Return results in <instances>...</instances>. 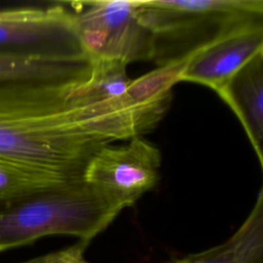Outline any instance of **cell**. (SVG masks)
<instances>
[{
  "mask_svg": "<svg viewBox=\"0 0 263 263\" xmlns=\"http://www.w3.org/2000/svg\"><path fill=\"white\" fill-rule=\"evenodd\" d=\"M76 85L0 84V158L82 178L90 157L109 143L70 125L65 111Z\"/></svg>",
  "mask_w": 263,
  "mask_h": 263,
  "instance_id": "cell-1",
  "label": "cell"
},
{
  "mask_svg": "<svg viewBox=\"0 0 263 263\" xmlns=\"http://www.w3.org/2000/svg\"><path fill=\"white\" fill-rule=\"evenodd\" d=\"M78 180L31 192L0 195V252L55 234L89 243L119 215Z\"/></svg>",
  "mask_w": 263,
  "mask_h": 263,
  "instance_id": "cell-2",
  "label": "cell"
},
{
  "mask_svg": "<svg viewBox=\"0 0 263 263\" xmlns=\"http://www.w3.org/2000/svg\"><path fill=\"white\" fill-rule=\"evenodd\" d=\"M157 66L182 61L240 29L263 24L262 0H136Z\"/></svg>",
  "mask_w": 263,
  "mask_h": 263,
  "instance_id": "cell-3",
  "label": "cell"
},
{
  "mask_svg": "<svg viewBox=\"0 0 263 263\" xmlns=\"http://www.w3.org/2000/svg\"><path fill=\"white\" fill-rule=\"evenodd\" d=\"M71 5L87 58L119 61L126 66L152 60V34L137 14L136 0L84 1Z\"/></svg>",
  "mask_w": 263,
  "mask_h": 263,
  "instance_id": "cell-4",
  "label": "cell"
},
{
  "mask_svg": "<svg viewBox=\"0 0 263 263\" xmlns=\"http://www.w3.org/2000/svg\"><path fill=\"white\" fill-rule=\"evenodd\" d=\"M159 149L142 137L122 146L101 147L88 160L82 181L111 206H132L159 180Z\"/></svg>",
  "mask_w": 263,
  "mask_h": 263,
  "instance_id": "cell-5",
  "label": "cell"
},
{
  "mask_svg": "<svg viewBox=\"0 0 263 263\" xmlns=\"http://www.w3.org/2000/svg\"><path fill=\"white\" fill-rule=\"evenodd\" d=\"M0 55L33 59L86 57L73 11L58 5L0 9Z\"/></svg>",
  "mask_w": 263,
  "mask_h": 263,
  "instance_id": "cell-6",
  "label": "cell"
},
{
  "mask_svg": "<svg viewBox=\"0 0 263 263\" xmlns=\"http://www.w3.org/2000/svg\"><path fill=\"white\" fill-rule=\"evenodd\" d=\"M260 51H263V24L240 29L192 54L181 81L202 84L217 92Z\"/></svg>",
  "mask_w": 263,
  "mask_h": 263,
  "instance_id": "cell-7",
  "label": "cell"
},
{
  "mask_svg": "<svg viewBox=\"0 0 263 263\" xmlns=\"http://www.w3.org/2000/svg\"><path fill=\"white\" fill-rule=\"evenodd\" d=\"M217 93L237 116L263 166V51L249 60Z\"/></svg>",
  "mask_w": 263,
  "mask_h": 263,
  "instance_id": "cell-8",
  "label": "cell"
},
{
  "mask_svg": "<svg viewBox=\"0 0 263 263\" xmlns=\"http://www.w3.org/2000/svg\"><path fill=\"white\" fill-rule=\"evenodd\" d=\"M87 57L74 59H33L0 55V84L11 82L44 83L61 86L84 81L90 71Z\"/></svg>",
  "mask_w": 263,
  "mask_h": 263,
  "instance_id": "cell-9",
  "label": "cell"
},
{
  "mask_svg": "<svg viewBox=\"0 0 263 263\" xmlns=\"http://www.w3.org/2000/svg\"><path fill=\"white\" fill-rule=\"evenodd\" d=\"M167 263H263V191L240 227L226 241Z\"/></svg>",
  "mask_w": 263,
  "mask_h": 263,
  "instance_id": "cell-10",
  "label": "cell"
},
{
  "mask_svg": "<svg viewBox=\"0 0 263 263\" xmlns=\"http://www.w3.org/2000/svg\"><path fill=\"white\" fill-rule=\"evenodd\" d=\"M88 77L70 92L68 110L101 103L121 96L130 79L126 65L114 60L93 59Z\"/></svg>",
  "mask_w": 263,
  "mask_h": 263,
  "instance_id": "cell-11",
  "label": "cell"
},
{
  "mask_svg": "<svg viewBox=\"0 0 263 263\" xmlns=\"http://www.w3.org/2000/svg\"><path fill=\"white\" fill-rule=\"evenodd\" d=\"M81 179L39 171L0 158V195L31 192Z\"/></svg>",
  "mask_w": 263,
  "mask_h": 263,
  "instance_id": "cell-12",
  "label": "cell"
},
{
  "mask_svg": "<svg viewBox=\"0 0 263 263\" xmlns=\"http://www.w3.org/2000/svg\"><path fill=\"white\" fill-rule=\"evenodd\" d=\"M88 243L78 241L76 245L65 250L49 254L48 263H88L83 258V251Z\"/></svg>",
  "mask_w": 263,
  "mask_h": 263,
  "instance_id": "cell-13",
  "label": "cell"
},
{
  "mask_svg": "<svg viewBox=\"0 0 263 263\" xmlns=\"http://www.w3.org/2000/svg\"><path fill=\"white\" fill-rule=\"evenodd\" d=\"M48 261H49V254L44 255L42 257L32 259V260H29V261H26V262H23V263H48Z\"/></svg>",
  "mask_w": 263,
  "mask_h": 263,
  "instance_id": "cell-14",
  "label": "cell"
}]
</instances>
